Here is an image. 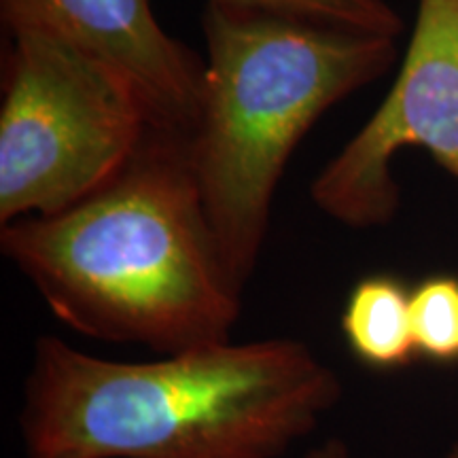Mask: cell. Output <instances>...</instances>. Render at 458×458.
I'll use <instances>...</instances> for the list:
<instances>
[{
    "instance_id": "cell-1",
    "label": "cell",
    "mask_w": 458,
    "mask_h": 458,
    "mask_svg": "<svg viewBox=\"0 0 458 458\" xmlns=\"http://www.w3.org/2000/svg\"><path fill=\"white\" fill-rule=\"evenodd\" d=\"M340 397L335 371L289 337L131 363L41 335L20 431L26 458H280Z\"/></svg>"
},
{
    "instance_id": "cell-2",
    "label": "cell",
    "mask_w": 458,
    "mask_h": 458,
    "mask_svg": "<svg viewBox=\"0 0 458 458\" xmlns=\"http://www.w3.org/2000/svg\"><path fill=\"white\" fill-rule=\"evenodd\" d=\"M0 250L57 320L162 354L232 342L242 306L206 216L191 139L153 128L105 187L0 232Z\"/></svg>"
},
{
    "instance_id": "cell-3",
    "label": "cell",
    "mask_w": 458,
    "mask_h": 458,
    "mask_svg": "<svg viewBox=\"0 0 458 458\" xmlns=\"http://www.w3.org/2000/svg\"><path fill=\"white\" fill-rule=\"evenodd\" d=\"M202 28L191 164L223 266L242 295L297 145L325 111L391 71L397 38L213 4Z\"/></svg>"
},
{
    "instance_id": "cell-4",
    "label": "cell",
    "mask_w": 458,
    "mask_h": 458,
    "mask_svg": "<svg viewBox=\"0 0 458 458\" xmlns=\"http://www.w3.org/2000/svg\"><path fill=\"white\" fill-rule=\"evenodd\" d=\"M0 106V225L51 216L105 187L153 128L105 62L32 28L9 30Z\"/></svg>"
},
{
    "instance_id": "cell-5",
    "label": "cell",
    "mask_w": 458,
    "mask_h": 458,
    "mask_svg": "<svg viewBox=\"0 0 458 458\" xmlns=\"http://www.w3.org/2000/svg\"><path fill=\"white\" fill-rule=\"evenodd\" d=\"M422 148L458 181V0H418L397 79L374 114L312 182V202L354 229L386 225L401 206L393 162Z\"/></svg>"
},
{
    "instance_id": "cell-6",
    "label": "cell",
    "mask_w": 458,
    "mask_h": 458,
    "mask_svg": "<svg viewBox=\"0 0 458 458\" xmlns=\"http://www.w3.org/2000/svg\"><path fill=\"white\" fill-rule=\"evenodd\" d=\"M9 30L64 38L119 72L157 128L191 139L204 98V60L164 30L151 0H0Z\"/></svg>"
},
{
    "instance_id": "cell-7",
    "label": "cell",
    "mask_w": 458,
    "mask_h": 458,
    "mask_svg": "<svg viewBox=\"0 0 458 458\" xmlns=\"http://www.w3.org/2000/svg\"><path fill=\"white\" fill-rule=\"evenodd\" d=\"M410 297L411 289L393 274H371L351 289L340 327L348 351L365 368L393 371L418 359Z\"/></svg>"
},
{
    "instance_id": "cell-8",
    "label": "cell",
    "mask_w": 458,
    "mask_h": 458,
    "mask_svg": "<svg viewBox=\"0 0 458 458\" xmlns=\"http://www.w3.org/2000/svg\"><path fill=\"white\" fill-rule=\"evenodd\" d=\"M208 4L293 17L312 24L391 38H397L403 30V20L386 0H208Z\"/></svg>"
},
{
    "instance_id": "cell-9",
    "label": "cell",
    "mask_w": 458,
    "mask_h": 458,
    "mask_svg": "<svg viewBox=\"0 0 458 458\" xmlns=\"http://www.w3.org/2000/svg\"><path fill=\"white\" fill-rule=\"evenodd\" d=\"M416 354L439 365L458 363V276L422 278L410 297Z\"/></svg>"
},
{
    "instance_id": "cell-10",
    "label": "cell",
    "mask_w": 458,
    "mask_h": 458,
    "mask_svg": "<svg viewBox=\"0 0 458 458\" xmlns=\"http://www.w3.org/2000/svg\"><path fill=\"white\" fill-rule=\"evenodd\" d=\"M303 458H351V450L344 439L340 437H329L323 444L314 445L312 450L306 452Z\"/></svg>"
},
{
    "instance_id": "cell-11",
    "label": "cell",
    "mask_w": 458,
    "mask_h": 458,
    "mask_svg": "<svg viewBox=\"0 0 458 458\" xmlns=\"http://www.w3.org/2000/svg\"><path fill=\"white\" fill-rule=\"evenodd\" d=\"M444 458H458V439L454 444H452V448L448 450V454H445Z\"/></svg>"
}]
</instances>
